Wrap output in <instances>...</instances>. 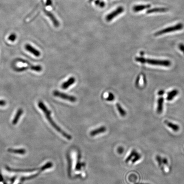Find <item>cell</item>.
I'll return each mask as SVG.
<instances>
[{
    "label": "cell",
    "instance_id": "cell-1",
    "mask_svg": "<svg viewBox=\"0 0 184 184\" xmlns=\"http://www.w3.org/2000/svg\"><path fill=\"white\" fill-rule=\"evenodd\" d=\"M38 106L39 108L44 113L46 117L50 123L51 125L55 129L59 132L60 134H62L63 136L66 139L68 140H71L72 139V136L70 135V134H67L66 132L64 131L62 129L60 128L59 126L53 120L51 116V112L48 109L45 105L44 103L42 101H39L38 103Z\"/></svg>",
    "mask_w": 184,
    "mask_h": 184
},
{
    "label": "cell",
    "instance_id": "cell-16",
    "mask_svg": "<svg viewBox=\"0 0 184 184\" xmlns=\"http://www.w3.org/2000/svg\"><path fill=\"white\" fill-rule=\"evenodd\" d=\"M178 91L176 89H174V90H172L170 92H169L168 94H167V97L166 98L167 100L168 101L172 100L178 94Z\"/></svg>",
    "mask_w": 184,
    "mask_h": 184
},
{
    "label": "cell",
    "instance_id": "cell-23",
    "mask_svg": "<svg viewBox=\"0 0 184 184\" xmlns=\"http://www.w3.org/2000/svg\"><path fill=\"white\" fill-rule=\"evenodd\" d=\"M141 155L138 152V153L135 155L134 158H133V159H132L131 161L132 163H135V162H137L138 161L141 159Z\"/></svg>",
    "mask_w": 184,
    "mask_h": 184
},
{
    "label": "cell",
    "instance_id": "cell-27",
    "mask_svg": "<svg viewBox=\"0 0 184 184\" xmlns=\"http://www.w3.org/2000/svg\"><path fill=\"white\" fill-rule=\"evenodd\" d=\"M68 173L69 175L71 174V168H72V162L70 157H68Z\"/></svg>",
    "mask_w": 184,
    "mask_h": 184
},
{
    "label": "cell",
    "instance_id": "cell-13",
    "mask_svg": "<svg viewBox=\"0 0 184 184\" xmlns=\"http://www.w3.org/2000/svg\"><path fill=\"white\" fill-rule=\"evenodd\" d=\"M151 7V5L149 4L146 5H138L134 6L133 8V10L135 12H139L143 11L145 9H148Z\"/></svg>",
    "mask_w": 184,
    "mask_h": 184
},
{
    "label": "cell",
    "instance_id": "cell-15",
    "mask_svg": "<svg viewBox=\"0 0 184 184\" xmlns=\"http://www.w3.org/2000/svg\"><path fill=\"white\" fill-rule=\"evenodd\" d=\"M23 110L22 109H19V110L17 111V113L16 115H15V117L13 119V122H12V124L13 125H16L17 124L18 121H19V119H20V117L23 114Z\"/></svg>",
    "mask_w": 184,
    "mask_h": 184
},
{
    "label": "cell",
    "instance_id": "cell-3",
    "mask_svg": "<svg viewBox=\"0 0 184 184\" xmlns=\"http://www.w3.org/2000/svg\"><path fill=\"white\" fill-rule=\"evenodd\" d=\"M53 95L55 97L59 98L64 100L68 101L71 102H75L77 101V98L75 96L68 95L66 93H63L58 90L54 91L53 92Z\"/></svg>",
    "mask_w": 184,
    "mask_h": 184
},
{
    "label": "cell",
    "instance_id": "cell-6",
    "mask_svg": "<svg viewBox=\"0 0 184 184\" xmlns=\"http://www.w3.org/2000/svg\"><path fill=\"white\" fill-rule=\"evenodd\" d=\"M25 48L27 51L31 53L32 54L36 57H39L41 56V53L39 51L35 48L29 44H26L25 45Z\"/></svg>",
    "mask_w": 184,
    "mask_h": 184
},
{
    "label": "cell",
    "instance_id": "cell-20",
    "mask_svg": "<svg viewBox=\"0 0 184 184\" xmlns=\"http://www.w3.org/2000/svg\"><path fill=\"white\" fill-rule=\"evenodd\" d=\"M53 166V164L52 162H48L40 168V170H41V171H44V170L47 169L51 168Z\"/></svg>",
    "mask_w": 184,
    "mask_h": 184
},
{
    "label": "cell",
    "instance_id": "cell-19",
    "mask_svg": "<svg viewBox=\"0 0 184 184\" xmlns=\"http://www.w3.org/2000/svg\"><path fill=\"white\" fill-rule=\"evenodd\" d=\"M137 153H138V152H137L136 150H132L131 153H130V155L128 156L126 159H125V162L128 163L130 161L132 160L133 158L135 156V155H136Z\"/></svg>",
    "mask_w": 184,
    "mask_h": 184
},
{
    "label": "cell",
    "instance_id": "cell-8",
    "mask_svg": "<svg viewBox=\"0 0 184 184\" xmlns=\"http://www.w3.org/2000/svg\"><path fill=\"white\" fill-rule=\"evenodd\" d=\"M75 82H76V79H75L74 77H70L68 80H67L66 82H64V83L62 84L61 87H62V89H67L70 86L74 84Z\"/></svg>",
    "mask_w": 184,
    "mask_h": 184
},
{
    "label": "cell",
    "instance_id": "cell-25",
    "mask_svg": "<svg viewBox=\"0 0 184 184\" xmlns=\"http://www.w3.org/2000/svg\"><path fill=\"white\" fill-rule=\"evenodd\" d=\"M16 37H17V36H16V34H15V33H12V34L9 35L8 39L9 41H10L13 42V41L16 40Z\"/></svg>",
    "mask_w": 184,
    "mask_h": 184
},
{
    "label": "cell",
    "instance_id": "cell-33",
    "mask_svg": "<svg viewBox=\"0 0 184 184\" xmlns=\"http://www.w3.org/2000/svg\"><path fill=\"white\" fill-rule=\"evenodd\" d=\"M164 90H160V91H159V92H158V95H163V94H164Z\"/></svg>",
    "mask_w": 184,
    "mask_h": 184
},
{
    "label": "cell",
    "instance_id": "cell-10",
    "mask_svg": "<svg viewBox=\"0 0 184 184\" xmlns=\"http://www.w3.org/2000/svg\"><path fill=\"white\" fill-rule=\"evenodd\" d=\"M106 131V128L104 126H101L91 131L90 133V135L92 137H94L98 134H102L105 132Z\"/></svg>",
    "mask_w": 184,
    "mask_h": 184
},
{
    "label": "cell",
    "instance_id": "cell-21",
    "mask_svg": "<svg viewBox=\"0 0 184 184\" xmlns=\"http://www.w3.org/2000/svg\"><path fill=\"white\" fill-rule=\"evenodd\" d=\"M155 159H156V161H157V162H158V165L161 167V170L162 171H164V167H163L162 166V165H163V162H162V158L161 157V156H159V155H156V157H155Z\"/></svg>",
    "mask_w": 184,
    "mask_h": 184
},
{
    "label": "cell",
    "instance_id": "cell-7",
    "mask_svg": "<svg viewBox=\"0 0 184 184\" xmlns=\"http://www.w3.org/2000/svg\"><path fill=\"white\" fill-rule=\"evenodd\" d=\"M6 169L9 171L14 172H32L40 170V168H32V169H13L9 167H6Z\"/></svg>",
    "mask_w": 184,
    "mask_h": 184
},
{
    "label": "cell",
    "instance_id": "cell-26",
    "mask_svg": "<svg viewBox=\"0 0 184 184\" xmlns=\"http://www.w3.org/2000/svg\"><path fill=\"white\" fill-rule=\"evenodd\" d=\"M146 59L143 57H136L135 58V60L142 64L146 63Z\"/></svg>",
    "mask_w": 184,
    "mask_h": 184
},
{
    "label": "cell",
    "instance_id": "cell-22",
    "mask_svg": "<svg viewBox=\"0 0 184 184\" xmlns=\"http://www.w3.org/2000/svg\"><path fill=\"white\" fill-rule=\"evenodd\" d=\"M39 173L35 174L32 175L30 176L27 177H23L21 179V182L19 183V184H21V183L22 182H24V181L26 180L31 179L34 178L36 177L39 174Z\"/></svg>",
    "mask_w": 184,
    "mask_h": 184
},
{
    "label": "cell",
    "instance_id": "cell-2",
    "mask_svg": "<svg viewBox=\"0 0 184 184\" xmlns=\"http://www.w3.org/2000/svg\"><path fill=\"white\" fill-rule=\"evenodd\" d=\"M184 27L183 24L182 23H179V24L167 28H165V29L161 30L158 32L155 33V36H158V35H161L165 34V33H169V32H175V31H178V30H181Z\"/></svg>",
    "mask_w": 184,
    "mask_h": 184
},
{
    "label": "cell",
    "instance_id": "cell-24",
    "mask_svg": "<svg viewBox=\"0 0 184 184\" xmlns=\"http://www.w3.org/2000/svg\"><path fill=\"white\" fill-rule=\"evenodd\" d=\"M114 95H113V93L110 92V93H109L108 96L106 100L107 101H111L114 100Z\"/></svg>",
    "mask_w": 184,
    "mask_h": 184
},
{
    "label": "cell",
    "instance_id": "cell-35",
    "mask_svg": "<svg viewBox=\"0 0 184 184\" xmlns=\"http://www.w3.org/2000/svg\"><path fill=\"white\" fill-rule=\"evenodd\" d=\"M136 184H144V183H137Z\"/></svg>",
    "mask_w": 184,
    "mask_h": 184
},
{
    "label": "cell",
    "instance_id": "cell-29",
    "mask_svg": "<svg viewBox=\"0 0 184 184\" xmlns=\"http://www.w3.org/2000/svg\"><path fill=\"white\" fill-rule=\"evenodd\" d=\"M162 159L164 165L165 166L166 168H167L168 167V161H167V159L165 158H162Z\"/></svg>",
    "mask_w": 184,
    "mask_h": 184
},
{
    "label": "cell",
    "instance_id": "cell-31",
    "mask_svg": "<svg viewBox=\"0 0 184 184\" xmlns=\"http://www.w3.org/2000/svg\"><path fill=\"white\" fill-rule=\"evenodd\" d=\"M117 151L119 154H122V153L124 152L123 148L122 147H119L117 149Z\"/></svg>",
    "mask_w": 184,
    "mask_h": 184
},
{
    "label": "cell",
    "instance_id": "cell-34",
    "mask_svg": "<svg viewBox=\"0 0 184 184\" xmlns=\"http://www.w3.org/2000/svg\"><path fill=\"white\" fill-rule=\"evenodd\" d=\"M3 180V177L0 174V182L2 181Z\"/></svg>",
    "mask_w": 184,
    "mask_h": 184
},
{
    "label": "cell",
    "instance_id": "cell-11",
    "mask_svg": "<svg viewBox=\"0 0 184 184\" xmlns=\"http://www.w3.org/2000/svg\"><path fill=\"white\" fill-rule=\"evenodd\" d=\"M168 9L167 8H154L148 10L146 13L147 14H151L152 13H164L167 12Z\"/></svg>",
    "mask_w": 184,
    "mask_h": 184
},
{
    "label": "cell",
    "instance_id": "cell-28",
    "mask_svg": "<svg viewBox=\"0 0 184 184\" xmlns=\"http://www.w3.org/2000/svg\"><path fill=\"white\" fill-rule=\"evenodd\" d=\"M37 8H36V10H35V11H34V12H32V14L30 15V16H29V17H28V19H30V18H34V17H35V16H36V15H37Z\"/></svg>",
    "mask_w": 184,
    "mask_h": 184
},
{
    "label": "cell",
    "instance_id": "cell-14",
    "mask_svg": "<svg viewBox=\"0 0 184 184\" xmlns=\"http://www.w3.org/2000/svg\"><path fill=\"white\" fill-rule=\"evenodd\" d=\"M164 101V99L163 98L160 97L158 99V102H157V110H156L158 114L161 113L163 111Z\"/></svg>",
    "mask_w": 184,
    "mask_h": 184
},
{
    "label": "cell",
    "instance_id": "cell-5",
    "mask_svg": "<svg viewBox=\"0 0 184 184\" xmlns=\"http://www.w3.org/2000/svg\"><path fill=\"white\" fill-rule=\"evenodd\" d=\"M124 9L123 7H119L113 12L109 14L106 17V19L107 21H110L124 12Z\"/></svg>",
    "mask_w": 184,
    "mask_h": 184
},
{
    "label": "cell",
    "instance_id": "cell-18",
    "mask_svg": "<svg viewBox=\"0 0 184 184\" xmlns=\"http://www.w3.org/2000/svg\"><path fill=\"white\" fill-rule=\"evenodd\" d=\"M117 110L118 111L119 113L122 117H125L127 113L124 110V109L121 107L120 104L119 103H117L116 104Z\"/></svg>",
    "mask_w": 184,
    "mask_h": 184
},
{
    "label": "cell",
    "instance_id": "cell-17",
    "mask_svg": "<svg viewBox=\"0 0 184 184\" xmlns=\"http://www.w3.org/2000/svg\"><path fill=\"white\" fill-rule=\"evenodd\" d=\"M8 152L11 153H16V154H24L26 153V150L24 149H13V148H9L8 149Z\"/></svg>",
    "mask_w": 184,
    "mask_h": 184
},
{
    "label": "cell",
    "instance_id": "cell-4",
    "mask_svg": "<svg viewBox=\"0 0 184 184\" xmlns=\"http://www.w3.org/2000/svg\"><path fill=\"white\" fill-rule=\"evenodd\" d=\"M146 63L153 65L164 66L167 67H170L171 65V62L169 60H161L151 59H146Z\"/></svg>",
    "mask_w": 184,
    "mask_h": 184
},
{
    "label": "cell",
    "instance_id": "cell-32",
    "mask_svg": "<svg viewBox=\"0 0 184 184\" xmlns=\"http://www.w3.org/2000/svg\"><path fill=\"white\" fill-rule=\"evenodd\" d=\"M6 104V102L5 101L0 100V106H4Z\"/></svg>",
    "mask_w": 184,
    "mask_h": 184
},
{
    "label": "cell",
    "instance_id": "cell-9",
    "mask_svg": "<svg viewBox=\"0 0 184 184\" xmlns=\"http://www.w3.org/2000/svg\"><path fill=\"white\" fill-rule=\"evenodd\" d=\"M45 13L46 14L47 16L50 18V19L51 20L54 26H56V27H57L59 26V21L57 20L54 16L52 14V13H50V12H48L47 11H44Z\"/></svg>",
    "mask_w": 184,
    "mask_h": 184
},
{
    "label": "cell",
    "instance_id": "cell-30",
    "mask_svg": "<svg viewBox=\"0 0 184 184\" xmlns=\"http://www.w3.org/2000/svg\"><path fill=\"white\" fill-rule=\"evenodd\" d=\"M179 48L180 50L184 54V45L183 44H180L179 45Z\"/></svg>",
    "mask_w": 184,
    "mask_h": 184
},
{
    "label": "cell",
    "instance_id": "cell-12",
    "mask_svg": "<svg viewBox=\"0 0 184 184\" xmlns=\"http://www.w3.org/2000/svg\"><path fill=\"white\" fill-rule=\"evenodd\" d=\"M164 123L169 128L171 129L173 131L178 132L179 130V127L178 125H177L176 124L173 123L171 122H169L167 120L164 121Z\"/></svg>",
    "mask_w": 184,
    "mask_h": 184
}]
</instances>
